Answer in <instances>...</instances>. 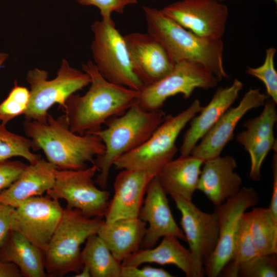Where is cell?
<instances>
[{"mask_svg": "<svg viewBox=\"0 0 277 277\" xmlns=\"http://www.w3.org/2000/svg\"><path fill=\"white\" fill-rule=\"evenodd\" d=\"M160 10L184 28L210 39H222L229 15L227 6L218 0H181Z\"/></svg>", "mask_w": 277, "mask_h": 277, "instance_id": "cell-13", "label": "cell"}, {"mask_svg": "<svg viewBox=\"0 0 277 277\" xmlns=\"http://www.w3.org/2000/svg\"><path fill=\"white\" fill-rule=\"evenodd\" d=\"M277 150L273 155L272 162L273 186L271 199L268 209L274 219L277 222Z\"/></svg>", "mask_w": 277, "mask_h": 277, "instance_id": "cell-39", "label": "cell"}, {"mask_svg": "<svg viewBox=\"0 0 277 277\" xmlns=\"http://www.w3.org/2000/svg\"><path fill=\"white\" fill-rule=\"evenodd\" d=\"M258 193L252 187L241 188L234 196L215 207L219 218V239L212 255L205 264V274L216 277L231 258L235 235L242 215L259 201Z\"/></svg>", "mask_w": 277, "mask_h": 277, "instance_id": "cell-11", "label": "cell"}, {"mask_svg": "<svg viewBox=\"0 0 277 277\" xmlns=\"http://www.w3.org/2000/svg\"><path fill=\"white\" fill-rule=\"evenodd\" d=\"M166 117L161 109L147 111L136 102L122 115L108 120L105 129L93 133L100 137L105 146L104 153L97 156L93 164L99 172L95 182L102 189L107 188L110 169L115 160L143 144Z\"/></svg>", "mask_w": 277, "mask_h": 277, "instance_id": "cell-4", "label": "cell"}, {"mask_svg": "<svg viewBox=\"0 0 277 277\" xmlns=\"http://www.w3.org/2000/svg\"><path fill=\"white\" fill-rule=\"evenodd\" d=\"M0 261L16 265L23 276H48L44 251L14 230L10 229L0 246Z\"/></svg>", "mask_w": 277, "mask_h": 277, "instance_id": "cell-25", "label": "cell"}, {"mask_svg": "<svg viewBox=\"0 0 277 277\" xmlns=\"http://www.w3.org/2000/svg\"><path fill=\"white\" fill-rule=\"evenodd\" d=\"M22 273L14 264L0 261V277H22Z\"/></svg>", "mask_w": 277, "mask_h": 277, "instance_id": "cell-40", "label": "cell"}, {"mask_svg": "<svg viewBox=\"0 0 277 277\" xmlns=\"http://www.w3.org/2000/svg\"><path fill=\"white\" fill-rule=\"evenodd\" d=\"M277 253L258 254L239 267L238 276L276 277Z\"/></svg>", "mask_w": 277, "mask_h": 277, "instance_id": "cell-33", "label": "cell"}, {"mask_svg": "<svg viewBox=\"0 0 277 277\" xmlns=\"http://www.w3.org/2000/svg\"><path fill=\"white\" fill-rule=\"evenodd\" d=\"M202 108L195 99L176 115L167 116L143 144L120 156L113 166L117 169L141 170L157 176L177 152L175 143L179 134Z\"/></svg>", "mask_w": 277, "mask_h": 277, "instance_id": "cell-6", "label": "cell"}, {"mask_svg": "<svg viewBox=\"0 0 277 277\" xmlns=\"http://www.w3.org/2000/svg\"><path fill=\"white\" fill-rule=\"evenodd\" d=\"M30 91L15 82L8 96L0 104V121L7 124L16 117L24 114L29 101Z\"/></svg>", "mask_w": 277, "mask_h": 277, "instance_id": "cell-31", "label": "cell"}, {"mask_svg": "<svg viewBox=\"0 0 277 277\" xmlns=\"http://www.w3.org/2000/svg\"><path fill=\"white\" fill-rule=\"evenodd\" d=\"M181 214V224L189 249L204 266L214 251L219 239V218L214 211H202L192 202L171 197Z\"/></svg>", "mask_w": 277, "mask_h": 277, "instance_id": "cell-14", "label": "cell"}, {"mask_svg": "<svg viewBox=\"0 0 277 277\" xmlns=\"http://www.w3.org/2000/svg\"><path fill=\"white\" fill-rule=\"evenodd\" d=\"M258 254L251 235L249 213L245 212L241 216L235 235L231 258L220 275L238 277L240 266Z\"/></svg>", "mask_w": 277, "mask_h": 277, "instance_id": "cell-28", "label": "cell"}, {"mask_svg": "<svg viewBox=\"0 0 277 277\" xmlns=\"http://www.w3.org/2000/svg\"><path fill=\"white\" fill-rule=\"evenodd\" d=\"M276 50L270 47L266 50L265 60L257 67H247L246 73L261 81L264 84L268 97L277 103V71L274 58Z\"/></svg>", "mask_w": 277, "mask_h": 277, "instance_id": "cell-32", "label": "cell"}, {"mask_svg": "<svg viewBox=\"0 0 277 277\" xmlns=\"http://www.w3.org/2000/svg\"><path fill=\"white\" fill-rule=\"evenodd\" d=\"M57 168L42 157L26 165L19 177L0 192V202L16 208L30 197L42 196L53 187Z\"/></svg>", "mask_w": 277, "mask_h": 277, "instance_id": "cell-22", "label": "cell"}, {"mask_svg": "<svg viewBox=\"0 0 277 277\" xmlns=\"http://www.w3.org/2000/svg\"><path fill=\"white\" fill-rule=\"evenodd\" d=\"M276 104L274 101L267 100L261 113L244 124L246 130L236 136V140L244 148L249 145L274 135L273 128L277 121Z\"/></svg>", "mask_w": 277, "mask_h": 277, "instance_id": "cell-29", "label": "cell"}, {"mask_svg": "<svg viewBox=\"0 0 277 277\" xmlns=\"http://www.w3.org/2000/svg\"><path fill=\"white\" fill-rule=\"evenodd\" d=\"M26 166L18 161H0V192L17 180Z\"/></svg>", "mask_w": 277, "mask_h": 277, "instance_id": "cell-36", "label": "cell"}, {"mask_svg": "<svg viewBox=\"0 0 277 277\" xmlns=\"http://www.w3.org/2000/svg\"><path fill=\"white\" fill-rule=\"evenodd\" d=\"M91 28L93 63L101 74L112 83L140 91L144 85L134 71L124 37L115 23L96 21Z\"/></svg>", "mask_w": 277, "mask_h": 277, "instance_id": "cell-8", "label": "cell"}, {"mask_svg": "<svg viewBox=\"0 0 277 277\" xmlns=\"http://www.w3.org/2000/svg\"><path fill=\"white\" fill-rule=\"evenodd\" d=\"M235 159L221 155L205 160L201 168L197 190L202 191L215 206L236 194L242 180L234 171Z\"/></svg>", "mask_w": 277, "mask_h": 277, "instance_id": "cell-20", "label": "cell"}, {"mask_svg": "<svg viewBox=\"0 0 277 277\" xmlns=\"http://www.w3.org/2000/svg\"><path fill=\"white\" fill-rule=\"evenodd\" d=\"M146 223L138 217L104 221L97 234L121 263L139 249L145 234Z\"/></svg>", "mask_w": 277, "mask_h": 277, "instance_id": "cell-24", "label": "cell"}, {"mask_svg": "<svg viewBox=\"0 0 277 277\" xmlns=\"http://www.w3.org/2000/svg\"><path fill=\"white\" fill-rule=\"evenodd\" d=\"M26 80L30 88V98L24 115L26 120L42 123L46 121L48 111L54 104L63 109L70 96L90 83L87 73L72 67L65 59L53 79H48L47 71L35 68L28 71Z\"/></svg>", "mask_w": 277, "mask_h": 277, "instance_id": "cell-7", "label": "cell"}, {"mask_svg": "<svg viewBox=\"0 0 277 277\" xmlns=\"http://www.w3.org/2000/svg\"><path fill=\"white\" fill-rule=\"evenodd\" d=\"M104 220L89 217L76 209H64L61 219L44 252L48 276L77 273L83 265L81 246L91 235L97 234Z\"/></svg>", "mask_w": 277, "mask_h": 277, "instance_id": "cell-5", "label": "cell"}, {"mask_svg": "<svg viewBox=\"0 0 277 277\" xmlns=\"http://www.w3.org/2000/svg\"><path fill=\"white\" fill-rule=\"evenodd\" d=\"M63 211L58 200L48 195L30 197L14 208L11 229L23 234L44 252Z\"/></svg>", "mask_w": 277, "mask_h": 277, "instance_id": "cell-12", "label": "cell"}, {"mask_svg": "<svg viewBox=\"0 0 277 277\" xmlns=\"http://www.w3.org/2000/svg\"><path fill=\"white\" fill-rule=\"evenodd\" d=\"M204 161L191 154L172 160L156 176L166 194L192 200Z\"/></svg>", "mask_w": 277, "mask_h": 277, "instance_id": "cell-23", "label": "cell"}, {"mask_svg": "<svg viewBox=\"0 0 277 277\" xmlns=\"http://www.w3.org/2000/svg\"><path fill=\"white\" fill-rule=\"evenodd\" d=\"M153 177L143 171L122 169L115 177L114 194L109 201L105 222L138 217L148 185Z\"/></svg>", "mask_w": 277, "mask_h": 277, "instance_id": "cell-18", "label": "cell"}, {"mask_svg": "<svg viewBox=\"0 0 277 277\" xmlns=\"http://www.w3.org/2000/svg\"><path fill=\"white\" fill-rule=\"evenodd\" d=\"M251 235L258 254L277 253V222L268 208L248 212Z\"/></svg>", "mask_w": 277, "mask_h": 277, "instance_id": "cell-27", "label": "cell"}, {"mask_svg": "<svg viewBox=\"0 0 277 277\" xmlns=\"http://www.w3.org/2000/svg\"><path fill=\"white\" fill-rule=\"evenodd\" d=\"M134 71L144 87L169 74L175 64L163 46L147 33L132 32L124 36Z\"/></svg>", "mask_w": 277, "mask_h": 277, "instance_id": "cell-17", "label": "cell"}, {"mask_svg": "<svg viewBox=\"0 0 277 277\" xmlns=\"http://www.w3.org/2000/svg\"><path fill=\"white\" fill-rule=\"evenodd\" d=\"M33 144L31 139L9 131L6 124H0V161L20 156L31 164L36 163L41 156L32 152Z\"/></svg>", "mask_w": 277, "mask_h": 277, "instance_id": "cell-30", "label": "cell"}, {"mask_svg": "<svg viewBox=\"0 0 277 277\" xmlns=\"http://www.w3.org/2000/svg\"><path fill=\"white\" fill-rule=\"evenodd\" d=\"M268 97L260 88L250 89L236 106L228 109L220 117L190 154L204 161L221 155L241 118L250 110L264 105Z\"/></svg>", "mask_w": 277, "mask_h": 277, "instance_id": "cell-15", "label": "cell"}, {"mask_svg": "<svg viewBox=\"0 0 277 277\" xmlns=\"http://www.w3.org/2000/svg\"><path fill=\"white\" fill-rule=\"evenodd\" d=\"M8 56V54L6 53L0 52V68L5 61L7 60Z\"/></svg>", "mask_w": 277, "mask_h": 277, "instance_id": "cell-42", "label": "cell"}, {"mask_svg": "<svg viewBox=\"0 0 277 277\" xmlns=\"http://www.w3.org/2000/svg\"><path fill=\"white\" fill-rule=\"evenodd\" d=\"M171 273L164 269L146 266L138 267L122 265L121 277H172Z\"/></svg>", "mask_w": 277, "mask_h": 277, "instance_id": "cell-37", "label": "cell"}, {"mask_svg": "<svg viewBox=\"0 0 277 277\" xmlns=\"http://www.w3.org/2000/svg\"><path fill=\"white\" fill-rule=\"evenodd\" d=\"M75 277H90L91 273L89 269L86 266L84 265L81 271L74 275Z\"/></svg>", "mask_w": 277, "mask_h": 277, "instance_id": "cell-41", "label": "cell"}, {"mask_svg": "<svg viewBox=\"0 0 277 277\" xmlns=\"http://www.w3.org/2000/svg\"><path fill=\"white\" fill-rule=\"evenodd\" d=\"M243 87L242 82L235 78L229 87H221L215 91L209 103L190 121V127L184 136L180 148L181 155L191 153L198 142L230 108Z\"/></svg>", "mask_w": 277, "mask_h": 277, "instance_id": "cell-21", "label": "cell"}, {"mask_svg": "<svg viewBox=\"0 0 277 277\" xmlns=\"http://www.w3.org/2000/svg\"><path fill=\"white\" fill-rule=\"evenodd\" d=\"M218 1H220V2H222L223 1H225V0H218ZM273 2H274L275 4L277 3V0H273Z\"/></svg>", "mask_w": 277, "mask_h": 277, "instance_id": "cell-43", "label": "cell"}, {"mask_svg": "<svg viewBox=\"0 0 277 277\" xmlns=\"http://www.w3.org/2000/svg\"><path fill=\"white\" fill-rule=\"evenodd\" d=\"M90 78L84 95L73 94L64 109L70 130L77 134H93L110 118L122 115L137 102L140 91L105 79L91 61L82 64Z\"/></svg>", "mask_w": 277, "mask_h": 277, "instance_id": "cell-1", "label": "cell"}, {"mask_svg": "<svg viewBox=\"0 0 277 277\" xmlns=\"http://www.w3.org/2000/svg\"><path fill=\"white\" fill-rule=\"evenodd\" d=\"M14 208L0 202V246L11 229V220Z\"/></svg>", "mask_w": 277, "mask_h": 277, "instance_id": "cell-38", "label": "cell"}, {"mask_svg": "<svg viewBox=\"0 0 277 277\" xmlns=\"http://www.w3.org/2000/svg\"><path fill=\"white\" fill-rule=\"evenodd\" d=\"M144 263L174 265L187 277H202L205 275L204 266L174 236L163 237L155 247L139 249L125 259L122 265L139 267Z\"/></svg>", "mask_w": 277, "mask_h": 277, "instance_id": "cell-19", "label": "cell"}, {"mask_svg": "<svg viewBox=\"0 0 277 277\" xmlns=\"http://www.w3.org/2000/svg\"><path fill=\"white\" fill-rule=\"evenodd\" d=\"M98 169L95 165L77 170L56 169L54 183L47 195L67 202V209H76L89 217H104L110 196L99 189L93 178Z\"/></svg>", "mask_w": 277, "mask_h": 277, "instance_id": "cell-9", "label": "cell"}, {"mask_svg": "<svg viewBox=\"0 0 277 277\" xmlns=\"http://www.w3.org/2000/svg\"><path fill=\"white\" fill-rule=\"evenodd\" d=\"M276 145V140L274 136L272 135L253 143L245 148L250 157L249 176L252 180L259 181L261 180L262 164L270 150H277Z\"/></svg>", "mask_w": 277, "mask_h": 277, "instance_id": "cell-34", "label": "cell"}, {"mask_svg": "<svg viewBox=\"0 0 277 277\" xmlns=\"http://www.w3.org/2000/svg\"><path fill=\"white\" fill-rule=\"evenodd\" d=\"M147 33L165 49L175 64L190 62L204 66L219 81L228 77L221 39L199 36L165 15L160 10L143 6Z\"/></svg>", "mask_w": 277, "mask_h": 277, "instance_id": "cell-3", "label": "cell"}, {"mask_svg": "<svg viewBox=\"0 0 277 277\" xmlns=\"http://www.w3.org/2000/svg\"><path fill=\"white\" fill-rule=\"evenodd\" d=\"M138 217L148 224L141 244V249L153 247L159 239L174 236L185 241L183 230L176 224L170 210L166 193L156 176L149 183Z\"/></svg>", "mask_w": 277, "mask_h": 277, "instance_id": "cell-16", "label": "cell"}, {"mask_svg": "<svg viewBox=\"0 0 277 277\" xmlns=\"http://www.w3.org/2000/svg\"><path fill=\"white\" fill-rule=\"evenodd\" d=\"M23 125L26 136L33 142V150H42L47 160L57 169L86 168L88 163L93 164L105 151L98 136L72 132L65 114L55 118L48 113L44 123L25 119Z\"/></svg>", "mask_w": 277, "mask_h": 277, "instance_id": "cell-2", "label": "cell"}, {"mask_svg": "<svg viewBox=\"0 0 277 277\" xmlns=\"http://www.w3.org/2000/svg\"><path fill=\"white\" fill-rule=\"evenodd\" d=\"M81 262L92 277H121L122 263L97 234L90 235L80 254Z\"/></svg>", "mask_w": 277, "mask_h": 277, "instance_id": "cell-26", "label": "cell"}, {"mask_svg": "<svg viewBox=\"0 0 277 277\" xmlns=\"http://www.w3.org/2000/svg\"><path fill=\"white\" fill-rule=\"evenodd\" d=\"M219 81L204 66L193 62L175 64L173 70L159 81L145 86L137 102L147 111L161 109L169 97L181 94L189 98L196 88L208 90L215 87Z\"/></svg>", "mask_w": 277, "mask_h": 277, "instance_id": "cell-10", "label": "cell"}, {"mask_svg": "<svg viewBox=\"0 0 277 277\" xmlns=\"http://www.w3.org/2000/svg\"><path fill=\"white\" fill-rule=\"evenodd\" d=\"M154 1H157V0H154Z\"/></svg>", "mask_w": 277, "mask_h": 277, "instance_id": "cell-44", "label": "cell"}, {"mask_svg": "<svg viewBox=\"0 0 277 277\" xmlns=\"http://www.w3.org/2000/svg\"><path fill=\"white\" fill-rule=\"evenodd\" d=\"M83 6H93L100 12L102 21L107 23H114L111 18L112 12L123 13L126 6L137 3V0H77Z\"/></svg>", "mask_w": 277, "mask_h": 277, "instance_id": "cell-35", "label": "cell"}]
</instances>
